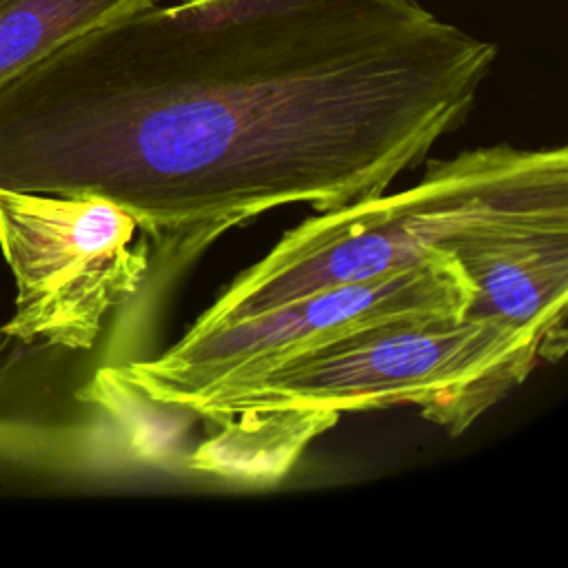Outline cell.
I'll list each match as a JSON object with an SVG mask.
<instances>
[{"mask_svg": "<svg viewBox=\"0 0 568 568\" xmlns=\"http://www.w3.org/2000/svg\"><path fill=\"white\" fill-rule=\"evenodd\" d=\"M144 4L0 87V186L100 195L178 248L384 193L464 126L499 47L419 0Z\"/></svg>", "mask_w": 568, "mask_h": 568, "instance_id": "obj_1", "label": "cell"}, {"mask_svg": "<svg viewBox=\"0 0 568 568\" xmlns=\"http://www.w3.org/2000/svg\"><path fill=\"white\" fill-rule=\"evenodd\" d=\"M544 339L477 315L388 322L326 339L260 373L222 382L180 410L220 426L202 450L233 477H275L344 413L417 406L448 435L515 390L541 357Z\"/></svg>", "mask_w": 568, "mask_h": 568, "instance_id": "obj_2", "label": "cell"}, {"mask_svg": "<svg viewBox=\"0 0 568 568\" xmlns=\"http://www.w3.org/2000/svg\"><path fill=\"white\" fill-rule=\"evenodd\" d=\"M568 229V151L510 144L428 162L397 193L322 211L286 231L186 328L209 331L315 291L410 266L435 248Z\"/></svg>", "mask_w": 568, "mask_h": 568, "instance_id": "obj_3", "label": "cell"}, {"mask_svg": "<svg viewBox=\"0 0 568 568\" xmlns=\"http://www.w3.org/2000/svg\"><path fill=\"white\" fill-rule=\"evenodd\" d=\"M473 300L475 284L457 255L435 248L373 280L328 286L209 331H184L160 355L104 368L93 384L133 402L180 410L222 382L260 373L326 339L410 317L462 315Z\"/></svg>", "mask_w": 568, "mask_h": 568, "instance_id": "obj_4", "label": "cell"}, {"mask_svg": "<svg viewBox=\"0 0 568 568\" xmlns=\"http://www.w3.org/2000/svg\"><path fill=\"white\" fill-rule=\"evenodd\" d=\"M138 233V220L100 195L0 186V253L18 288L0 335L91 348L104 317L144 280L149 253Z\"/></svg>", "mask_w": 568, "mask_h": 568, "instance_id": "obj_5", "label": "cell"}, {"mask_svg": "<svg viewBox=\"0 0 568 568\" xmlns=\"http://www.w3.org/2000/svg\"><path fill=\"white\" fill-rule=\"evenodd\" d=\"M475 284L470 313L486 315L544 339V359L566 351L568 229L477 242L457 253Z\"/></svg>", "mask_w": 568, "mask_h": 568, "instance_id": "obj_6", "label": "cell"}, {"mask_svg": "<svg viewBox=\"0 0 568 568\" xmlns=\"http://www.w3.org/2000/svg\"><path fill=\"white\" fill-rule=\"evenodd\" d=\"M160 0H0V87L73 36Z\"/></svg>", "mask_w": 568, "mask_h": 568, "instance_id": "obj_7", "label": "cell"}, {"mask_svg": "<svg viewBox=\"0 0 568 568\" xmlns=\"http://www.w3.org/2000/svg\"><path fill=\"white\" fill-rule=\"evenodd\" d=\"M180 2H204V0H180Z\"/></svg>", "mask_w": 568, "mask_h": 568, "instance_id": "obj_8", "label": "cell"}]
</instances>
